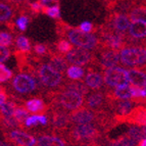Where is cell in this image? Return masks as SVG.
Returning a JSON list of instances; mask_svg holds the SVG:
<instances>
[{
    "label": "cell",
    "mask_w": 146,
    "mask_h": 146,
    "mask_svg": "<svg viewBox=\"0 0 146 146\" xmlns=\"http://www.w3.org/2000/svg\"><path fill=\"white\" fill-rule=\"evenodd\" d=\"M102 133V129L95 124L72 125L63 136L71 146H91L100 143Z\"/></svg>",
    "instance_id": "1"
},
{
    "label": "cell",
    "mask_w": 146,
    "mask_h": 146,
    "mask_svg": "<svg viewBox=\"0 0 146 146\" xmlns=\"http://www.w3.org/2000/svg\"><path fill=\"white\" fill-rule=\"evenodd\" d=\"M10 87L13 92L20 95H28L33 93L45 95L48 91L41 82L38 74L31 75L28 73H19L12 78Z\"/></svg>",
    "instance_id": "2"
},
{
    "label": "cell",
    "mask_w": 146,
    "mask_h": 146,
    "mask_svg": "<svg viewBox=\"0 0 146 146\" xmlns=\"http://www.w3.org/2000/svg\"><path fill=\"white\" fill-rule=\"evenodd\" d=\"M70 42L78 47L89 49L93 51H98L101 49V41L98 35H93V33H85L79 28L70 27L66 33V37Z\"/></svg>",
    "instance_id": "3"
},
{
    "label": "cell",
    "mask_w": 146,
    "mask_h": 146,
    "mask_svg": "<svg viewBox=\"0 0 146 146\" xmlns=\"http://www.w3.org/2000/svg\"><path fill=\"white\" fill-rule=\"evenodd\" d=\"M37 71L43 85L50 90L59 89L63 82L66 81V79L62 77V74L56 71L50 63L43 62L42 58L37 63Z\"/></svg>",
    "instance_id": "4"
},
{
    "label": "cell",
    "mask_w": 146,
    "mask_h": 146,
    "mask_svg": "<svg viewBox=\"0 0 146 146\" xmlns=\"http://www.w3.org/2000/svg\"><path fill=\"white\" fill-rule=\"evenodd\" d=\"M64 57L68 62L75 66H89L97 68L96 52L90 51L89 49L82 48V47H74L71 51L64 55Z\"/></svg>",
    "instance_id": "5"
},
{
    "label": "cell",
    "mask_w": 146,
    "mask_h": 146,
    "mask_svg": "<svg viewBox=\"0 0 146 146\" xmlns=\"http://www.w3.org/2000/svg\"><path fill=\"white\" fill-rule=\"evenodd\" d=\"M105 87L117 88L129 85V74L125 68L115 66V68H105L102 71Z\"/></svg>",
    "instance_id": "6"
},
{
    "label": "cell",
    "mask_w": 146,
    "mask_h": 146,
    "mask_svg": "<svg viewBox=\"0 0 146 146\" xmlns=\"http://www.w3.org/2000/svg\"><path fill=\"white\" fill-rule=\"evenodd\" d=\"M51 110V133L54 135L66 134L72 126L71 113L61 108H50Z\"/></svg>",
    "instance_id": "7"
},
{
    "label": "cell",
    "mask_w": 146,
    "mask_h": 146,
    "mask_svg": "<svg viewBox=\"0 0 146 146\" xmlns=\"http://www.w3.org/2000/svg\"><path fill=\"white\" fill-rule=\"evenodd\" d=\"M2 134L5 141L10 142L15 146H37V139L24 130H5L2 131Z\"/></svg>",
    "instance_id": "8"
},
{
    "label": "cell",
    "mask_w": 146,
    "mask_h": 146,
    "mask_svg": "<svg viewBox=\"0 0 146 146\" xmlns=\"http://www.w3.org/2000/svg\"><path fill=\"white\" fill-rule=\"evenodd\" d=\"M103 25L113 31L126 34V32L128 31L130 25H131V21H130L129 17L125 13L110 11L108 15L105 17Z\"/></svg>",
    "instance_id": "9"
},
{
    "label": "cell",
    "mask_w": 146,
    "mask_h": 146,
    "mask_svg": "<svg viewBox=\"0 0 146 146\" xmlns=\"http://www.w3.org/2000/svg\"><path fill=\"white\" fill-rule=\"evenodd\" d=\"M99 56L96 57L97 59V68L102 72L105 68H115L119 66L121 61V56H119V50L110 48H102L98 50Z\"/></svg>",
    "instance_id": "10"
},
{
    "label": "cell",
    "mask_w": 146,
    "mask_h": 146,
    "mask_svg": "<svg viewBox=\"0 0 146 146\" xmlns=\"http://www.w3.org/2000/svg\"><path fill=\"white\" fill-rule=\"evenodd\" d=\"M100 113L93 111L86 106H82L79 110L71 112L72 125H85V124H99Z\"/></svg>",
    "instance_id": "11"
},
{
    "label": "cell",
    "mask_w": 146,
    "mask_h": 146,
    "mask_svg": "<svg viewBox=\"0 0 146 146\" xmlns=\"http://www.w3.org/2000/svg\"><path fill=\"white\" fill-rule=\"evenodd\" d=\"M87 108L93 110V111L100 112L104 110H110L107 106V100L105 91L98 90L90 92L85 97V105Z\"/></svg>",
    "instance_id": "12"
},
{
    "label": "cell",
    "mask_w": 146,
    "mask_h": 146,
    "mask_svg": "<svg viewBox=\"0 0 146 146\" xmlns=\"http://www.w3.org/2000/svg\"><path fill=\"white\" fill-rule=\"evenodd\" d=\"M84 82L88 88L93 91L101 90L105 86L102 72L96 71V68L93 66H87V74L85 76Z\"/></svg>",
    "instance_id": "13"
},
{
    "label": "cell",
    "mask_w": 146,
    "mask_h": 146,
    "mask_svg": "<svg viewBox=\"0 0 146 146\" xmlns=\"http://www.w3.org/2000/svg\"><path fill=\"white\" fill-rule=\"evenodd\" d=\"M47 58H48V63H50L56 71H58L62 75L64 73H66L70 62L66 60V58L62 54L56 52L53 49V47L50 48V52H49V55L47 56Z\"/></svg>",
    "instance_id": "14"
},
{
    "label": "cell",
    "mask_w": 146,
    "mask_h": 146,
    "mask_svg": "<svg viewBox=\"0 0 146 146\" xmlns=\"http://www.w3.org/2000/svg\"><path fill=\"white\" fill-rule=\"evenodd\" d=\"M24 107L34 115H44L49 110V105L44 102L41 97H33L24 102Z\"/></svg>",
    "instance_id": "15"
},
{
    "label": "cell",
    "mask_w": 146,
    "mask_h": 146,
    "mask_svg": "<svg viewBox=\"0 0 146 146\" xmlns=\"http://www.w3.org/2000/svg\"><path fill=\"white\" fill-rule=\"evenodd\" d=\"M60 90H68V91H73V92H77L79 94L83 95V96H87L89 94V89L88 86L85 84V82L82 81H76V80H66L63 82V84L59 88Z\"/></svg>",
    "instance_id": "16"
},
{
    "label": "cell",
    "mask_w": 146,
    "mask_h": 146,
    "mask_svg": "<svg viewBox=\"0 0 146 146\" xmlns=\"http://www.w3.org/2000/svg\"><path fill=\"white\" fill-rule=\"evenodd\" d=\"M37 146H66V142L57 135L41 133L37 138Z\"/></svg>",
    "instance_id": "17"
},
{
    "label": "cell",
    "mask_w": 146,
    "mask_h": 146,
    "mask_svg": "<svg viewBox=\"0 0 146 146\" xmlns=\"http://www.w3.org/2000/svg\"><path fill=\"white\" fill-rule=\"evenodd\" d=\"M19 13H17V8L15 4L1 1V4H0V22L1 24L4 25L8 21L13 20V17H15Z\"/></svg>",
    "instance_id": "18"
},
{
    "label": "cell",
    "mask_w": 146,
    "mask_h": 146,
    "mask_svg": "<svg viewBox=\"0 0 146 146\" xmlns=\"http://www.w3.org/2000/svg\"><path fill=\"white\" fill-rule=\"evenodd\" d=\"M127 34L135 40L146 39V23L131 22Z\"/></svg>",
    "instance_id": "19"
},
{
    "label": "cell",
    "mask_w": 146,
    "mask_h": 146,
    "mask_svg": "<svg viewBox=\"0 0 146 146\" xmlns=\"http://www.w3.org/2000/svg\"><path fill=\"white\" fill-rule=\"evenodd\" d=\"M129 74L130 83L133 86L137 87H145L146 85V71L141 68H132L128 71Z\"/></svg>",
    "instance_id": "20"
},
{
    "label": "cell",
    "mask_w": 146,
    "mask_h": 146,
    "mask_svg": "<svg viewBox=\"0 0 146 146\" xmlns=\"http://www.w3.org/2000/svg\"><path fill=\"white\" fill-rule=\"evenodd\" d=\"M131 22H143L146 23V5L138 4L131 9L128 13Z\"/></svg>",
    "instance_id": "21"
},
{
    "label": "cell",
    "mask_w": 146,
    "mask_h": 146,
    "mask_svg": "<svg viewBox=\"0 0 146 146\" xmlns=\"http://www.w3.org/2000/svg\"><path fill=\"white\" fill-rule=\"evenodd\" d=\"M15 45H13V48L20 50L23 52H27V53H31L32 51V45H31V41L29 40V38H27L24 35H17L15 37Z\"/></svg>",
    "instance_id": "22"
},
{
    "label": "cell",
    "mask_w": 146,
    "mask_h": 146,
    "mask_svg": "<svg viewBox=\"0 0 146 146\" xmlns=\"http://www.w3.org/2000/svg\"><path fill=\"white\" fill-rule=\"evenodd\" d=\"M108 144L110 146H137L138 145V141L134 140L133 138L129 136V135L124 134L122 136H119V138L113 139V140H107Z\"/></svg>",
    "instance_id": "23"
},
{
    "label": "cell",
    "mask_w": 146,
    "mask_h": 146,
    "mask_svg": "<svg viewBox=\"0 0 146 146\" xmlns=\"http://www.w3.org/2000/svg\"><path fill=\"white\" fill-rule=\"evenodd\" d=\"M1 128H2V131L12 130L15 128H21L24 130L25 126L24 124H21L13 115V117H1Z\"/></svg>",
    "instance_id": "24"
},
{
    "label": "cell",
    "mask_w": 146,
    "mask_h": 146,
    "mask_svg": "<svg viewBox=\"0 0 146 146\" xmlns=\"http://www.w3.org/2000/svg\"><path fill=\"white\" fill-rule=\"evenodd\" d=\"M52 47L56 52H58L62 55H66L68 52H70L74 48V44L68 40H66L64 38H60L58 41H56L52 45Z\"/></svg>",
    "instance_id": "25"
},
{
    "label": "cell",
    "mask_w": 146,
    "mask_h": 146,
    "mask_svg": "<svg viewBox=\"0 0 146 146\" xmlns=\"http://www.w3.org/2000/svg\"><path fill=\"white\" fill-rule=\"evenodd\" d=\"M85 76V70L80 66H68L66 71V78L70 80H76V81H82V79Z\"/></svg>",
    "instance_id": "26"
},
{
    "label": "cell",
    "mask_w": 146,
    "mask_h": 146,
    "mask_svg": "<svg viewBox=\"0 0 146 146\" xmlns=\"http://www.w3.org/2000/svg\"><path fill=\"white\" fill-rule=\"evenodd\" d=\"M19 106L15 100H7L1 104V117H13L17 107Z\"/></svg>",
    "instance_id": "27"
},
{
    "label": "cell",
    "mask_w": 146,
    "mask_h": 146,
    "mask_svg": "<svg viewBox=\"0 0 146 146\" xmlns=\"http://www.w3.org/2000/svg\"><path fill=\"white\" fill-rule=\"evenodd\" d=\"M32 19L33 17H30L29 15H26V13H22V15H19L17 17L15 20V27L20 30L21 32H25L27 30L28 25L31 23Z\"/></svg>",
    "instance_id": "28"
},
{
    "label": "cell",
    "mask_w": 146,
    "mask_h": 146,
    "mask_svg": "<svg viewBox=\"0 0 146 146\" xmlns=\"http://www.w3.org/2000/svg\"><path fill=\"white\" fill-rule=\"evenodd\" d=\"M42 13L48 15L49 17L54 19V20H60V6H59V3L51 5V6H44Z\"/></svg>",
    "instance_id": "29"
},
{
    "label": "cell",
    "mask_w": 146,
    "mask_h": 146,
    "mask_svg": "<svg viewBox=\"0 0 146 146\" xmlns=\"http://www.w3.org/2000/svg\"><path fill=\"white\" fill-rule=\"evenodd\" d=\"M50 48L51 47L47 45V44H42V43H37L33 46V52L39 57H45V56L49 55L50 52Z\"/></svg>",
    "instance_id": "30"
},
{
    "label": "cell",
    "mask_w": 146,
    "mask_h": 146,
    "mask_svg": "<svg viewBox=\"0 0 146 146\" xmlns=\"http://www.w3.org/2000/svg\"><path fill=\"white\" fill-rule=\"evenodd\" d=\"M13 38L15 35L9 32L1 31L0 33V46H5V47H10L13 46Z\"/></svg>",
    "instance_id": "31"
},
{
    "label": "cell",
    "mask_w": 146,
    "mask_h": 146,
    "mask_svg": "<svg viewBox=\"0 0 146 146\" xmlns=\"http://www.w3.org/2000/svg\"><path fill=\"white\" fill-rule=\"evenodd\" d=\"M127 134L129 135L131 138H133L134 140L136 141H140L142 140L143 138H145V135L143 134V132H142V129L141 128H139V126H131L127 132Z\"/></svg>",
    "instance_id": "32"
},
{
    "label": "cell",
    "mask_w": 146,
    "mask_h": 146,
    "mask_svg": "<svg viewBox=\"0 0 146 146\" xmlns=\"http://www.w3.org/2000/svg\"><path fill=\"white\" fill-rule=\"evenodd\" d=\"M15 115V117L21 123V124H24V125H25V123H26V119L30 117L29 113H28V110H26L25 107L21 106V105H19V106L17 107V110H15V115Z\"/></svg>",
    "instance_id": "33"
},
{
    "label": "cell",
    "mask_w": 146,
    "mask_h": 146,
    "mask_svg": "<svg viewBox=\"0 0 146 146\" xmlns=\"http://www.w3.org/2000/svg\"><path fill=\"white\" fill-rule=\"evenodd\" d=\"M70 27H71V26L68 24H66V23H64L63 21L57 20V22H56V24H55L56 34L58 35L60 38H64V37H66V31H68Z\"/></svg>",
    "instance_id": "34"
},
{
    "label": "cell",
    "mask_w": 146,
    "mask_h": 146,
    "mask_svg": "<svg viewBox=\"0 0 146 146\" xmlns=\"http://www.w3.org/2000/svg\"><path fill=\"white\" fill-rule=\"evenodd\" d=\"M12 75H13L12 71H10L9 68H6L3 63L0 64V82H1V83L4 84L5 82H7L8 80L13 78Z\"/></svg>",
    "instance_id": "35"
},
{
    "label": "cell",
    "mask_w": 146,
    "mask_h": 146,
    "mask_svg": "<svg viewBox=\"0 0 146 146\" xmlns=\"http://www.w3.org/2000/svg\"><path fill=\"white\" fill-rule=\"evenodd\" d=\"M132 99H146V90L142 89L141 87L137 86H131Z\"/></svg>",
    "instance_id": "36"
},
{
    "label": "cell",
    "mask_w": 146,
    "mask_h": 146,
    "mask_svg": "<svg viewBox=\"0 0 146 146\" xmlns=\"http://www.w3.org/2000/svg\"><path fill=\"white\" fill-rule=\"evenodd\" d=\"M79 29H80L81 31L85 32V33H93V34H96V32H97V27H94V25L90 22L81 23L80 26H79Z\"/></svg>",
    "instance_id": "37"
},
{
    "label": "cell",
    "mask_w": 146,
    "mask_h": 146,
    "mask_svg": "<svg viewBox=\"0 0 146 146\" xmlns=\"http://www.w3.org/2000/svg\"><path fill=\"white\" fill-rule=\"evenodd\" d=\"M10 55H11V51L8 47L0 46V61H1V63H3L5 60H7Z\"/></svg>",
    "instance_id": "38"
},
{
    "label": "cell",
    "mask_w": 146,
    "mask_h": 146,
    "mask_svg": "<svg viewBox=\"0 0 146 146\" xmlns=\"http://www.w3.org/2000/svg\"><path fill=\"white\" fill-rule=\"evenodd\" d=\"M38 124H40V119H39V115H30L27 119H26V123L25 125L28 127V128H32V127L37 126Z\"/></svg>",
    "instance_id": "39"
},
{
    "label": "cell",
    "mask_w": 146,
    "mask_h": 146,
    "mask_svg": "<svg viewBox=\"0 0 146 146\" xmlns=\"http://www.w3.org/2000/svg\"><path fill=\"white\" fill-rule=\"evenodd\" d=\"M8 99V94L7 92L5 91V88L4 86H1V92H0V102H1V104L4 102H6Z\"/></svg>",
    "instance_id": "40"
},
{
    "label": "cell",
    "mask_w": 146,
    "mask_h": 146,
    "mask_svg": "<svg viewBox=\"0 0 146 146\" xmlns=\"http://www.w3.org/2000/svg\"><path fill=\"white\" fill-rule=\"evenodd\" d=\"M44 6H51V5L59 3V0H40Z\"/></svg>",
    "instance_id": "41"
},
{
    "label": "cell",
    "mask_w": 146,
    "mask_h": 146,
    "mask_svg": "<svg viewBox=\"0 0 146 146\" xmlns=\"http://www.w3.org/2000/svg\"><path fill=\"white\" fill-rule=\"evenodd\" d=\"M137 146H146V138H143L142 140H140Z\"/></svg>",
    "instance_id": "42"
},
{
    "label": "cell",
    "mask_w": 146,
    "mask_h": 146,
    "mask_svg": "<svg viewBox=\"0 0 146 146\" xmlns=\"http://www.w3.org/2000/svg\"><path fill=\"white\" fill-rule=\"evenodd\" d=\"M137 2H138V4L146 5V0H137Z\"/></svg>",
    "instance_id": "43"
},
{
    "label": "cell",
    "mask_w": 146,
    "mask_h": 146,
    "mask_svg": "<svg viewBox=\"0 0 146 146\" xmlns=\"http://www.w3.org/2000/svg\"><path fill=\"white\" fill-rule=\"evenodd\" d=\"M141 129H142V132H143V134L145 135V137H146V126H143Z\"/></svg>",
    "instance_id": "44"
},
{
    "label": "cell",
    "mask_w": 146,
    "mask_h": 146,
    "mask_svg": "<svg viewBox=\"0 0 146 146\" xmlns=\"http://www.w3.org/2000/svg\"><path fill=\"white\" fill-rule=\"evenodd\" d=\"M3 2H7V3H13L15 2V0H1Z\"/></svg>",
    "instance_id": "45"
},
{
    "label": "cell",
    "mask_w": 146,
    "mask_h": 146,
    "mask_svg": "<svg viewBox=\"0 0 146 146\" xmlns=\"http://www.w3.org/2000/svg\"><path fill=\"white\" fill-rule=\"evenodd\" d=\"M103 1L105 2V5H106V4H108V3L111 2V1H113V0H103Z\"/></svg>",
    "instance_id": "46"
}]
</instances>
